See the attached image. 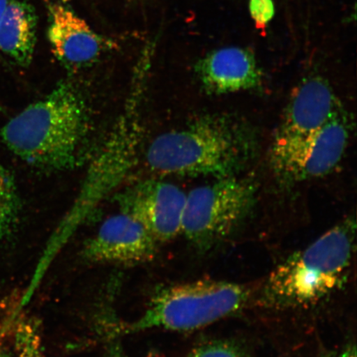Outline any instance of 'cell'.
I'll return each mask as SVG.
<instances>
[{
    "label": "cell",
    "mask_w": 357,
    "mask_h": 357,
    "mask_svg": "<svg viewBox=\"0 0 357 357\" xmlns=\"http://www.w3.org/2000/svg\"><path fill=\"white\" fill-rule=\"evenodd\" d=\"M146 71L133 77L126 101L104 145L89 165L86 175L73 205L47 241L33 275L43 279L77 231L106 199L126 180L137 162L142 135V109Z\"/></svg>",
    "instance_id": "obj_1"
},
{
    "label": "cell",
    "mask_w": 357,
    "mask_h": 357,
    "mask_svg": "<svg viewBox=\"0 0 357 357\" xmlns=\"http://www.w3.org/2000/svg\"><path fill=\"white\" fill-rule=\"evenodd\" d=\"M89 131L86 102L70 84L61 82L4 125L0 138L31 166L66 172L82 160Z\"/></svg>",
    "instance_id": "obj_2"
},
{
    "label": "cell",
    "mask_w": 357,
    "mask_h": 357,
    "mask_svg": "<svg viewBox=\"0 0 357 357\" xmlns=\"http://www.w3.org/2000/svg\"><path fill=\"white\" fill-rule=\"evenodd\" d=\"M356 221L347 218L271 272L263 288V305L275 309L307 307L331 296L346 282L354 256Z\"/></svg>",
    "instance_id": "obj_3"
},
{
    "label": "cell",
    "mask_w": 357,
    "mask_h": 357,
    "mask_svg": "<svg viewBox=\"0 0 357 357\" xmlns=\"http://www.w3.org/2000/svg\"><path fill=\"white\" fill-rule=\"evenodd\" d=\"M251 134L230 119L204 117L155 137L146 153L151 172L162 176H234L251 158Z\"/></svg>",
    "instance_id": "obj_4"
},
{
    "label": "cell",
    "mask_w": 357,
    "mask_h": 357,
    "mask_svg": "<svg viewBox=\"0 0 357 357\" xmlns=\"http://www.w3.org/2000/svg\"><path fill=\"white\" fill-rule=\"evenodd\" d=\"M249 298L244 285L225 280H200L165 288L151 298L144 314L123 324L118 333L150 329L188 332L236 314Z\"/></svg>",
    "instance_id": "obj_5"
},
{
    "label": "cell",
    "mask_w": 357,
    "mask_h": 357,
    "mask_svg": "<svg viewBox=\"0 0 357 357\" xmlns=\"http://www.w3.org/2000/svg\"><path fill=\"white\" fill-rule=\"evenodd\" d=\"M255 195L252 182L234 176L196 187L186 195L181 234L200 252L208 251L247 217Z\"/></svg>",
    "instance_id": "obj_6"
},
{
    "label": "cell",
    "mask_w": 357,
    "mask_h": 357,
    "mask_svg": "<svg viewBox=\"0 0 357 357\" xmlns=\"http://www.w3.org/2000/svg\"><path fill=\"white\" fill-rule=\"evenodd\" d=\"M350 136V124L343 110L309 137L271 146L273 171L285 183H298L328 175L340 163Z\"/></svg>",
    "instance_id": "obj_7"
},
{
    "label": "cell",
    "mask_w": 357,
    "mask_h": 357,
    "mask_svg": "<svg viewBox=\"0 0 357 357\" xmlns=\"http://www.w3.org/2000/svg\"><path fill=\"white\" fill-rule=\"evenodd\" d=\"M186 193L172 183L146 180L116 196L121 212L139 222L158 243L181 234Z\"/></svg>",
    "instance_id": "obj_8"
},
{
    "label": "cell",
    "mask_w": 357,
    "mask_h": 357,
    "mask_svg": "<svg viewBox=\"0 0 357 357\" xmlns=\"http://www.w3.org/2000/svg\"><path fill=\"white\" fill-rule=\"evenodd\" d=\"M158 242L139 222L123 212L111 216L84 245V260L100 264L134 266L151 261Z\"/></svg>",
    "instance_id": "obj_9"
},
{
    "label": "cell",
    "mask_w": 357,
    "mask_h": 357,
    "mask_svg": "<svg viewBox=\"0 0 357 357\" xmlns=\"http://www.w3.org/2000/svg\"><path fill=\"white\" fill-rule=\"evenodd\" d=\"M341 109L332 87L324 79L315 77L303 80L290 97L271 146L305 139Z\"/></svg>",
    "instance_id": "obj_10"
},
{
    "label": "cell",
    "mask_w": 357,
    "mask_h": 357,
    "mask_svg": "<svg viewBox=\"0 0 357 357\" xmlns=\"http://www.w3.org/2000/svg\"><path fill=\"white\" fill-rule=\"evenodd\" d=\"M47 38L53 55L70 70L93 65L107 47L105 39L86 21L59 4L50 8Z\"/></svg>",
    "instance_id": "obj_11"
},
{
    "label": "cell",
    "mask_w": 357,
    "mask_h": 357,
    "mask_svg": "<svg viewBox=\"0 0 357 357\" xmlns=\"http://www.w3.org/2000/svg\"><path fill=\"white\" fill-rule=\"evenodd\" d=\"M195 73L204 89L216 95L248 91L262 82L255 56L238 47H222L208 53L195 65Z\"/></svg>",
    "instance_id": "obj_12"
},
{
    "label": "cell",
    "mask_w": 357,
    "mask_h": 357,
    "mask_svg": "<svg viewBox=\"0 0 357 357\" xmlns=\"http://www.w3.org/2000/svg\"><path fill=\"white\" fill-rule=\"evenodd\" d=\"M38 16L24 0H10L0 20V51L17 65L33 61L37 43Z\"/></svg>",
    "instance_id": "obj_13"
},
{
    "label": "cell",
    "mask_w": 357,
    "mask_h": 357,
    "mask_svg": "<svg viewBox=\"0 0 357 357\" xmlns=\"http://www.w3.org/2000/svg\"><path fill=\"white\" fill-rule=\"evenodd\" d=\"M20 199L15 178L0 164V243L15 230L20 214Z\"/></svg>",
    "instance_id": "obj_14"
},
{
    "label": "cell",
    "mask_w": 357,
    "mask_h": 357,
    "mask_svg": "<svg viewBox=\"0 0 357 357\" xmlns=\"http://www.w3.org/2000/svg\"><path fill=\"white\" fill-rule=\"evenodd\" d=\"M188 357H245L238 348L231 343L215 341L195 348Z\"/></svg>",
    "instance_id": "obj_15"
},
{
    "label": "cell",
    "mask_w": 357,
    "mask_h": 357,
    "mask_svg": "<svg viewBox=\"0 0 357 357\" xmlns=\"http://www.w3.org/2000/svg\"><path fill=\"white\" fill-rule=\"evenodd\" d=\"M249 10L258 26L269 24L275 15L273 0H250Z\"/></svg>",
    "instance_id": "obj_16"
},
{
    "label": "cell",
    "mask_w": 357,
    "mask_h": 357,
    "mask_svg": "<svg viewBox=\"0 0 357 357\" xmlns=\"http://www.w3.org/2000/svg\"><path fill=\"white\" fill-rule=\"evenodd\" d=\"M328 357H356V347H348L345 350Z\"/></svg>",
    "instance_id": "obj_17"
},
{
    "label": "cell",
    "mask_w": 357,
    "mask_h": 357,
    "mask_svg": "<svg viewBox=\"0 0 357 357\" xmlns=\"http://www.w3.org/2000/svg\"><path fill=\"white\" fill-rule=\"evenodd\" d=\"M8 1L10 0H0V20H1L4 12H6Z\"/></svg>",
    "instance_id": "obj_18"
},
{
    "label": "cell",
    "mask_w": 357,
    "mask_h": 357,
    "mask_svg": "<svg viewBox=\"0 0 357 357\" xmlns=\"http://www.w3.org/2000/svg\"><path fill=\"white\" fill-rule=\"evenodd\" d=\"M0 357H13V356L8 351H0Z\"/></svg>",
    "instance_id": "obj_19"
}]
</instances>
